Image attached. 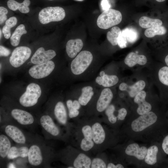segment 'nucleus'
Listing matches in <instances>:
<instances>
[{"mask_svg":"<svg viewBox=\"0 0 168 168\" xmlns=\"http://www.w3.org/2000/svg\"><path fill=\"white\" fill-rule=\"evenodd\" d=\"M72 119L68 131V143L89 155L94 154V143L89 119L85 116Z\"/></svg>","mask_w":168,"mask_h":168,"instance_id":"nucleus-1","label":"nucleus"},{"mask_svg":"<svg viewBox=\"0 0 168 168\" xmlns=\"http://www.w3.org/2000/svg\"><path fill=\"white\" fill-rule=\"evenodd\" d=\"M91 126L94 143V154L104 152L116 145L119 141L121 132L111 128L101 121L99 117L89 118Z\"/></svg>","mask_w":168,"mask_h":168,"instance_id":"nucleus-2","label":"nucleus"},{"mask_svg":"<svg viewBox=\"0 0 168 168\" xmlns=\"http://www.w3.org/2000/svg\"><path fill=\"white\" fill-rule=\"evenodd\" d=\"M56 152L41 139L31 144L27 156L29 164L35 167H49L56 160Z\"/></svg>","mask_w":168,"mask_h":168,"instance_id":"nucleus-3","label":"nucleus"},{"mask_svg":"<svg viewBox=\"0 0 168 168\" xmlns=\"http://www.w3.org/2000/svg\"><path fill=\"white\" fill-rule=\"evenodd\" d=\"M92 158L90 155L69 144L56 152V159L68 168H91Z\"/></svg>","mask_w":168,"mask_h":168,"instance_id":"nucleus-4","label":"nucleus"},{"mask_svg":"<svg viewBox=\"0 0 168 168\" xmlns=\"http://www.w3.org/2000/svg\"><path fill=\"white\" fill-rule=\"evenodd\" d=\"M37 119L39 124L40 125L46 138L68 143V136L66 129L56 124L50 115L43 114Z\"/></svg>","mask_w":168,"mask_h":168,"instance_id":"nucleus-5","label":"nucleus"},{"mask_svg":"<svg viewBox=\"0 0 168 168\" xmlns=\"http://www.w3.org/2000/svg\"><path fill=\"white\" fill-rule=\"evenodd\" d=\"M1 128L6 135L19 145L30 146L33 143L41 139L38 136L24 132L12 123L4 124Z\"/></svg>","mask_w":168,"mask_h":168,"instance_id":"nucleus-6","label":"nucleus"},{"mask_svg":"<svg viewBox=\"0 0 168 168\" xmlns=\"http://www.w3.org/2000/svg\"><path fill=\"white\" fill-rule=\"evenodd\" d=\"M122 20V15L119 11L109 9L99 15L97 20V26L100 28L108 29L120 23Z\"/></svg>","mask_w":168,"mask_h":168,"instance_id":"nucleus-7","label":"nucleus"},{"mask_svg":"<svg viewBox=\"0 0 168 168\" xmlns=\"http://www.w3.org/2000/svg\"><path fill=\"white\" fill-rule=\"evenodd\" d=\"M41 94V89L38 84L34 83H30L27 86L25 92L20 97L19 103L24 107L33 106L37 104Z\"/></svg>","mask_w":168,"mask_h":168,"instance_id":"nucleus-8","label":"nucleus"},{"mask_svg":"<svg viewBox=\"0 0 168 168\" xmlns=\"http://www.w3.org/2000/svg\"><path fill=\"white\" fill-rule=\"evenodd\" d=\"M158 120L156 114L152 111H149L140 115L132 121L130 125L133 132L140 133L155 124Z\"/></svg>","mask_w":168,"mask_h":168,"instance_id":"nucleus-9","label":"nucleus"},{"mask_svg":"<svg viewBox=\"0 0 168 168\" xmlns=\"http://www.w3.org/2000/svg\"><path fill=\"white\" fill-rule=\"evenodd\" d=\"M65 16V12L63 8L59 7H49L40 11L38 18L41 24H45L52 21H62Z\"/></svg>","mask_w":168,"mask_h":168,"instance_id":"nucleus-10","label":"nucleus"},{"mask_svg":"<svg viewBox=\"0 0 168 168\" xmlns=\"http://www.w3.org/2000/svg\"><path fill=\"white\" fill-rule=\"evenodd\" d=\"M93 58V55L90 52L86 50L81 52L71 63L72 73L76 75L82 73L90 65Z\"/></svg>","mask_w":168,"mask_h":168,"instance_id":"nucleus-11","label":"nucleus"},{"mask_svg":"<svg viewBox=\"0 0 168 168\" xmlns=\"http://www.w3.org/2000/svg\"><path fill=\"white\" fill-rule=\"evenodd\" d=\"M31 51L26 46H20L13 51L9 58L11 64L15 68H18L23 64L30 58Z\"/></svg>","mask_w":168,"mask_h":168,"instance_id":"nucleus-12","label":"nucleus"},{"mask_svg":"<svg viewBox=\"0 0 168 168\" xmlns=\"http://www.w3.org/2000/svg\"><path fill=\"white\" fill-rule=\"evenodd\" d=\"M54 62L50 60L32 66L29 69V73L32 77L34 78H42L49 75L54 70Z\"/></svg>","mask_w":168,"mask_h":168,"instance_id":"nucleus-13","label":"nucleus"},{"mask_svg":"<svg viewBox=\"0 0 168 168\" xmlns=\"http://www.w3.org/2000/svg\"><path fill=\"white\" fill-rule=\"evenodd\" d=\"M113 96V93L110 89H104L96 101L95 111L92 117H99L100 114L104 112L110 104Z\"/></svg>","mask_w":168,"mask_h":168,"instance_id":"nucleus-14","label":"nucleus"},{"mask_svg":"<svg viewBox=\"0 0 168 168\" xmlns=\"http://www.w3.org/2000/svg\"><path fill=\"white\" fill-rule=\"evenodd\" d=\"M111 148H113L118 152L120 155L124 153L127 156L135 157L139 160L144 159L146 155L147 148L145 146L140 147L137 143H134L128 145L124 150L120 149L116 147Z\"/></svg>","mask_w":168,"mask_h":168,"instance_id":"nucleus-15","label":"nucleus"},{"mask_svg":"<svg viewBox=\"0 0 168 168\" xmlns=\"http://www.w3.org/2000/svg\"><path fill=\"white\" fill-rule=\"evenodd\" d=\"M56 54L54 50L45 51L44 48L41 47L38 48L33 55L30 59L31 62L35 64L43 63L50 61Z\"/></svg>","mask_w":168,"mask_h":168,"instance_id":"nucleus-16","label":"nucleus"},{"mask_svg":"<svg viewBox=\"0 0 168 168\" xmlns=\"http://www.w3.org/2000/svg\"><path fill=\"white\" fill-rule=\"evenodd\" d=\"M146 95L144 91H141L135 96L134 99V102L138 105L137 112L140 115L150 111L152 109L151 104L145 100Z\"/></svg>","mask_w":168,"mask_h":168,"instance_id":"nucleus-17","label":"nucleus"},{"mask_svg":"<svg viewBox=\"0 0 168 168\" xmlns=\"http://www.w3.org/2000/svg\"><path fill=\"white\" fill-rule=\"evenodd\" d=\"M146 84L143 80L139 81L133 85L128 86L126 83L123 82L119 86L121 91H126L131 97H134L144 88Z\"/></svg>","mask_w":168,"mask_h":168,"instance_id":"nucleus-18","label":"nucleus"},{"mask_svg":"<svg viewBox=\"0 0 168 168\" xmlns=\"http://www.w3.org/2000/svg\"><path fill=\"white\" fill-rule=\"evenodd\" d=\"M83 45V43L80 39L69 40L67 42L66 47L68 55L71 58L74 57L81 50Z\"/></svg>","mask_w":168,"mask_h":168,"instance_id":"nucleus-19","label":"nucleus"},{"mask_svg":"<svg viewBox=\"0 0 168 168\" xmlns=\"http://www.w3.org/2000/svg\"><path fill=\"white\" fill-rule=\"evenodd\" d=\"M29 146L26 145H20L12 146L7 156L9 160H13L20 157H27Z\"/></svg>","mask_w":168,"mask_h":168,"instance_id":"nucleus-20","label":"nucleus"},{"mask_svg":"<svg viewBox=\"0 0 168 168\" xmlns=\"http://www.w3.org/2000/svg\"><path fill=\"white\" fill-rule=\"evenodd\" d=\"M125 64L130 67H133L137 64L144 65L147 62L146 56L143 55H139L134 52L129 53L125 58Z\"/></svg>","mask_w":168,"mask_h":168,"instance_id":"nucleus-21","label":"nucleus"},{"mask_svg":"<svg viewBox=\"0 0 168 168\" xmlns=\"http://www.w3.org/2000/svg\"><path fill=\"white\" fill-rule=\"evenodd\" d=\"M109 157L104 152L98 153L91 159V168H107Z\"/></svg>","mask_w":168,"mask_h":168,"instance_id":"nucleus-22","label":"nucleus"},{"mask_svg":"<svg viewBox=\"0 0 168 168\" xmlns=\"http://www.w3.org/2000/svg\"><path fill=\"white\" fill-rule=\"evenodd\" d=\"M30 3V0H24L21 3L14 0H9L7 4L8 7L12 10L15 11L19 10V11L22 13H27L30 11L28 6Z\"/></svg>","mask_w":168,"mask_h":168,"instance_id":"nucleus-23","label":"nucleus"},{"mask_svg":"<svg viewBox=\"0 0 168 168\" xmlns=\"http://www.w3.org/2000/svg\"><path fill=\"white\" fill-rule=\"evenodd\" d=\"M167 28L163 24L161 26H156L147 28L144 34L148 38H152L155 35L165 36L167 34Z\"/></svg>","mask_w":168,"mask_h":168,"instance_id":"nucleus-24","label":"nucleus"},{"mask_svg":"<svg viewBox=\"0 0 168 168\" xmlns=\"http://www.w3.org/2000/svg\"><path fill=\"white\" fill-rule=\"evenodd\" d=\"M8 137L4 134L0 135V156L3 159L7 157L12 147L11 142Z\"/></svg>","mask_w":168,"mask_h":168,"instance_id":"nucleus-25","label":"nucleus"},{"mask_svg":"<svg viewBox=\"0 0 168 168\" xmlns=\"http://www.w3.org/2000/svg\"><path fill=\"white\" fill-rule=\"evenodd\" d=\"M139 24L141 27L148 28L161 26L163 24L162 20L158 19H153L146 16H142L139 19Z\"/></svg>","mask_w":168,"mask_h":168,"instance_id":"nucleus-26","label":"nucleus"},{"mask_svg":"<svg viewBox=\"0 0 168 168\" xmlns=\"http://www.w3.org/2000/svg\"><path fill=\"white\" fill-rule=\"evenodd\" d=\"M158 152V147L156 145H152L148 148L144 159L145 162L150 165H154L156 164L157 161V156Z\"/></svg>","mask_w":168,"mask_h":168,"instance_id":"nucleus-27","label":"nucleus"},{"mask_svg":"<svg viewBox=\"0 0 168 168\" xmlns=\"http://www.w3.org/2000/svg\"><path fill=\"white\" fill-rule=\"evenodd\" d=\"M91 86L83 87L82 89V94L78 99V101L82 106H85L89 103L92 98L94 92Z\"/></svg>","mask_w":168,"mask_h":168,"instance_id":"nucleus-28","label":"nucleus"},{"mask_svg":"<svg viewBox=\"0 0 168 168\" xmlns=\"http://www.w3.org/2000/svg\"><path fill=\"white\" fill-rule=\"evenodd\" d=\"M25 26L22 24L20 25L16 29L10 38V42L13 46H17L20 42L21 36L27 33Z\"/></svg>","mask_w":168,"mask_h":168,"instance_id":"nucleus-29","label":"nucleus"},{"mask_svg":"<svg viewBox=\"0 0 168 168\" xmlns=\"http://www.w3.org/2000/svg\"><path fill=\"white\" fill-rule=\"evenodd\" d=\"M121 33V31L119 28L114 26L111 28L110 31L107 33V38L113 45H116L118 44V40Z\"/></svg>","mask_w":168,"mask_h":168,"instance_id":"nucleus-30","label":"nucleus"},{"mask_svg":"<svg viewBox=\"0 0 168 168\" xmlns=\"http://www.w3.org/2000/svg\"><path fill=\"white\" fill-rule=\"evenodd\" d=\"M158 77L161 83L168 87V67L163 66L160 68L158 72Z\"/></svg>","mask_w":168,"mask_h":168,"instance_id":"nucleus-31","label":"nucleus"},{"mask_svg":"<svg viewBox=\"0 0 168 168\" xmlns=\"http://www.w3.org/2000/svg\"><path fill=\"white\" fill-rule=\"evenodd\" d=\"M102 77L103 79L102 85L105 87H109L113 86L116 84L119 81L118 77L114 75H110L105 74Z\"/></svg>","mask_w":168,"mask_h":168,"instance_id":"nucleus-32","label":"nucleus"},{"mask_svg":"<svg viewBox=\"0 0 168 168\" xmlns=\"http://www.w3.org/2000/svg\"><path fill=\"white\" fill-rule=\"evenodd\" d=\"M121 34L125 37L127 41L130 43L134 42L137 39L136 31L132 29L126 28L121 31Z\"/></svg>","mask_w":168,"mask_h":168,"instance_id":"nucleus-33","label":"nucleus"},{"mask_svg":"<svg viewBox=\"0 0 168 168\" xmlns=\"http://www.w3.org/2000/svg\"><path fill=\"white\" fill-rule=\"evenodd\" d=\"M122 159L119 157V158L115 160L110 159L107 165V168H124V166L122 163Z\"/></svg>","mask_w":168,"mask_h":168,"instance_id":"nucleus-34","label":"nucleus"},{"mask_svg":"<svg viewBox=\"0 0 168 168\" xmlns=\"http://www.w3.org/2000/svg\"><path fill=\"white\" fill-rule=\"evenodd\" d=\"M17 22V18L15 16H12L6 21L5 25L11 28L15 26L16 25Z\"/></svg>","mask_w":168,"mask_h":168,"instance_id":"nucleus-35","label":"nucleus"},{"mask_svg":"<svg viewBox=\"0 0 168 168\" xmlns=\"http://www.w3.org/2000/svg\"><path fill=\"white\" fill-rule=\"evenodd\" d=\"M127 41L125 37L121 34L119 38L118 44L121 48H124L127 47Z\"/></svg>","mask_w":168,"mask_h":168,"instance_id":"nucleus-36","label":"nucleus"},{"mask_svg":"<svg viewBox=\"0 0 168 168\" xmlns=\"http://www.w3.org/2000/svg\"><path fill=\"white\" fill-rule=\"evenodd\" d=\"M162 147L164 152L168 155V135L165 136L163 140Z\"/></svg>","mask_w":168,"mask_h":168,"instance_id":"nucleus-37","label":"nucleus"},{"mask_svg":"<svg viewBox=\"0 0 168 168\" xmlns=\"http://www.w3.org/2000/svg\"><path fill=\"white\" fill-rule=\"evenodd\" d=\"M11 28L8 27L5 25L3 27L2 32L4 37L6 39H8L11 36Z\"/></svg>","mask_w":168,"mask_h":168,"instance_id":"nucleus-38","label":"nucleus"},{"mask_svg":"<svg viewBox=\"0 0 168 168\" xmlns=\"http://www.w3.org/2000/svg\"><path fill=\"white\" fill-rule=\"evenodd\" d=\"M10 50L0 45V55L1 56H7L10 54Z\"/></svg>","mask_w":168,"mask_h":168,"instance_id":"nucleus-39","label":"nucleus"},{"mask_svg":"<svg viewBox=\"0 0 168 168\" xmlns=\"http://www.w3.org/2000/svg\"><path fill=\"white\" fill-rule=\"evenodd\" d=\"M101 5L104 11L109 9L110 7L107 0H102Z\"/></svg>","mask_w":168,"mask_h":168,"instance_id":"nucleus-40","label":"nucleus"},{"mask_svg":"<svg viewBox=\"0 0 168 168\" xmlns=\"http://www.w3.org/2000/svg\"><path fill=\"white\" fill-rule=\"evenodd\" d=\"M8 13L7 9L4 7H0V15H6Z\"/></svg>","mask_w":168,"mask_h":168,"instance_id":"nucleus-41","label":"nucleus"},{"mask_svg":"<svg viewBox=\"0 0 168 168\" xmlns=\"http://www.w3.org/2000/svg\"><path fill=\"white\" fill-rule=\"evenodd\" d=\"M7 19V16L6 15H0V24H2Z\"/></svg>","mask_w":168,"mask_h":168,"instance_id":"nucleus-42","label":"nucleus"},{"mask_svg":"<svg viewBox=\"0 0 168 168\" xmlns=\"http://www.w3.org/2000/svg\"><path fill=\"white\" fill-rule=\"evenodd\" d=\"M96 82L99 85H101L103 82V79L101 77H97L96 79Z\"/></svg>","mask_w":168,"mask_h":168,"instance_id":"nucleus-43","label":"nucleus"},{"mask_svg":"<svg viewBox=\"0 0 168 168\" xmlns=\"http://www.w3.org/2000/svg\"><path fill=\"white\" fill-rule=\"evenodd\" d=\"M164 60L166 66L168 67V53L166 55Z\"/></svg>","mask_w":168,"mask_h":168,"instance_id":"nucleus-44","label":"nucleus"},{"mask_svg":"<svg viewBox=\"0 0 168 168\" xmlns=\"http://www.w3.org/2000/svg\"><path fill=\"white\" fill-rule=\"evenodd\" d=\"M8 168H16V167L15 164L13 163H9L7 166Z\"/></svg>","mask_w":168,"mask_h":168,"instance_id":"nucleus-45","label":"nucleus"},{"mask_svg":"<svg viewBox=\"0 0 168 168\" xmlns=\"http://www.w3.org/2000/svg\"><path fill=\"white\" fill-rule=\"evenodd\" d=\"M105 74V72L103 71H101L100 73V77H103Z\"/></svg>","mask_w":168,"mask_h":168,"instance_id":"nucleus-46","label":"nucleus"},{"mask_svg":"<svg viewBox=\"0 0 168 168\" xmlns=\"http://www.w3.org/2000/svg\"><path fill=\"white\" fill-rule=\"evenodd\" d=\"M157 2L159 3H163L166 1V0H155Z\"/></svg>","mask_w":168,"mask_h":168,"instance_id":"nucleus-47","label":"nucleus"},{"mask_svg":"<svg viewBox=\"0 0 168 168\" xmlns=\"http://www.w3.org/2000/svg\"><path fill=\"white\" fill-rule=\"evenodd\" d=\"M0 38H1V35H2V31H1V30H0Z\"/></svg>","mask_w":168,"mask_h":168,"instance_id":"nucleus-48","label":"nucleus"},{"mask_svg":"<svg viewBox=\"0 0 168 168\" xmlns=\"http://www.w3.org/2000/svg\"><path fill=\"white\" fill-rule=\"evenodd\" d=\"M48 0L52 1V0Z\"/></svg>","mask_w":168,"mask_h":168,"instance_id":"nucleus-49","label":"nucleus"},{"mask_svg":"<svg viewBox=\"0 0 168 168\" xmlns=\"http://www.w3.org/2000/svg\"><path fill=\"white\" fill-rule=\"evenodd\" d=\"M80 0V1H81V0Z\"/></svg>","mask_w":168,"mask_h":168,"instance_id":"nucleus-50","label":"nucleus"}]
</instances>
